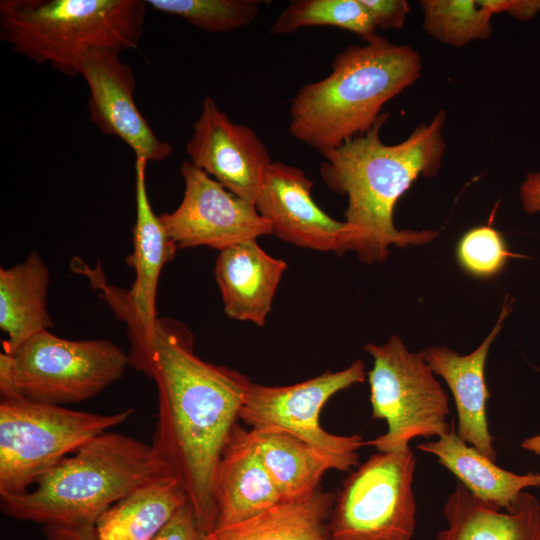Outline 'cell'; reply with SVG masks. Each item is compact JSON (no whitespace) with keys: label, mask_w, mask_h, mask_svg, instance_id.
I'll return each mask as SVG.
<instances>
[{"label":"cell","mask_w":540,"mask_h":540,"mask_svg":"<svg viewBox=\"0 0 540 540\" xmlns=\"http://www.w3.org/2000/svg\"><path fill=\"white\" fill-rule=\"evenodd\" d=\"M193 341L181 322L158 318L132 366L155 381L158 421L152 446L183 487L205 536L217 523L216 469L251 381L199 358Z\"/></svg>","instance_id":"obj_1"},{"label":"cell","mask_w":540,"mask_h":540,"mask_svg":"<svg viewBox=\"0 0 540 540\" xmlns=\"http://www.w3.org/2000/svg\"><path fill=\"white\" fill-rule=\"evenodd\" d=\"M388 113H382L366 134L320 152V174L327 186L348 198L339 254L352 251L366 264L385 261L392 245L420 246L434 240L433 230H398L393 221L400 197L419 178L438 174L446 144L444 110L420 123L402 142L387 145L380 130Z\"/></svg>","instance_id":"obj_2"},{"label":"cell","mask_w":540,"mask_h":540,"mask_svg":"<svg viewBox=\"0 0 540 540\" xmlns=\"http://www.w3.org/2000/svg\"><path fill=\"white\" fill-rule=\"evenodd\" d=\"M324 79L300 87L291 100L289 132L319 152L368 133L391 99L421 75L420 54L381 35L339 52Z\"/></svg>","instance_id":"obj_3"},{"label":"cell","mask_w":540,"mask_h":540,"mask_svg":"<svg viewBox=\"0 0 540 540\" xmlns=\"http://www.w3.org/2000/svg\"><path fill=\"white\" fill-rule=\"evenodd\" d=\"M171 475L152 444L103 432L43 474L26 492L0 496L1 511L47 525H95L112 505L144 483Z\"/></svg>","instance_id":"obj_4"},{"label":"cell","mask_w":540,"mask_h":540,"mask_svg":"<svg viewBox=\"0 0 540 540\" xmlns=\"http://www.w3.org/2000/svg\"><path fill=\"white\" fill-rule=\"evenodd\" d=\"M145 7L140 0H1L0 38L33 62L75 77L80 58L93 49H136Z\"/></svg>","instance_id":"obj_5"},{"label":"cell","mask_w":540,"mask_h":540,"mask_svg":"<svg viewBox=\"0 0 540 540\" xmlns=\"http://www.w3.org/2000/svg\"><path fill=\"white\" fill-rule=\"evenodd\" d=\"M128 365V354L109 340H69L43 330L13 354H0L1 399L78 403L119 380Z\"/></svg>","instance_id":"obj_6"},{"label":"cell","mask_w":540,"mask_h":540,"mask_svg":"<svg viewBox=\"0 0 540 540\" xmlns=\"http://www.w3.org/2000/svg\"><path fill=\"white\" fill-rule=\"evenodd\" d=\"M132 413V408L98 414L21 397L1 399L0 496L26 492L62 459Z\"/></svg>","instance_id":"obj_7"},{"label":"cell","mask_w":540,"mask_h":540,"mask_svg":"<svg viewBox=\"0 0 540 540\" xmlns=\"http://www.w3.org/2000/svg\"><path fill=\"white\" fill-rule=\"evenodd\" d=\"M373 359L368 373L372 417L383 419L387 431L366 442L378 452L409 447L415 437H440L453 427L448 396L419 352L408 350L396 335L382 345L368 343Z\"/></svg>","instance_id":"obj_8"},{"label":"cell","mask_w":540,"mask_h":540,"mask_svg":"<svg viewBox=\"0 0 540 540\" xmlns=\"http://www.w3.org/2000/svg\"><path fill=\"white\" fill-rule=\"evenodd\" d=\"M410 446L372 454L351 471L335 495L329 540H411L416 527Z\"/></svg>","instance_id":"obj_9"},{"label":"cell","mask_w":540,"mask_h":540,"mask_svg":"<svg viewBox=\"0 0 540 540\" xmlns=\"http://www.w3.org/2000/svg\"><path fill=\"white\" fill-rule=\"evenodd\" d=\"M365 367L355 360L347 368L326 371L314 378L287 386H265L251 382L239 420L257 431L290 434L332 458L339 471L359 466L358 450L366 445L360 435L340 436L320 425V413L336 393L362 383Z\"/></svg>","instance_id":"obj_10"},{"label":"cell","mask_w":540,"mask_h":540,"mask_svg":"<svg viewBox=\"0 0 540 540\" xmlns=\"http://www.w3.org/2000/svg\"><path fill=\"white\" fill-rule=\"evenodd\" d=\"M180 173L185 184L183 199L174 211L159 215L178 248L207 246L220 252L273 234L254 204L228 191L190 161L181 164Z\"/></svg>","instance_id":"obj_11"},{"label":"cell","mask_w":540,"mask_h":540,"mask_svg":"<svg viewBox=\"0 0 540 540\" xmlns=\"http://www.w3.org/2000/svg\"><path fill=\"white\" fill-rule=\"evenodd\" d=\"M147 164L144 158H136L134 164L136 219L132 228L133 250L126 263L134 270L135 279L130 289L124 291L98 285L116 315L127 324L129 360L142 352L155 328L159 277L178 249L152 209L146 185Z\"/></svg>","instance_id":"obj_12"},{"label":"cell","mask_w":540,"mask_h":540,"mask_svg":"<svg viewBox=\"0 0 540 540\" xmlns=\"http://www.w3.org/2000/svg\"><path fill=\"white\" fill-rule=\"evenodd\" d=\"M186 151L196 168L255 205L272 163L269 152L254 130L233 122L213 98L203 100Z\"/></svg>","instance_id":"obj_13"},{"label":"cell","mask_w":540,"mask_h":540,"mask_svg":"<svg viewBox=\"0 0 540 540\" xmlns=\"http://www.w3.org/2000/svg\"><path fill=\"white\" fill-rule=\"evenodd\" d=\"M79 75L89 87L90 121L105 135L127 144L136 158L162 161L172 146L159 139L140 113L134 99L135 77L130 65L120 59V52L93 49L79 61Z\"/></svg>","instance_id":"obj_14"},{"label":"cell","mask_w":540,"mask_h":540,"mask_svg":"<svg viewBox=\"0 0 540 540\" xmlns=\"http://www.w3.org/2000/svg\"><path fill=\"white\" fill-rule=\"evenodd\" d=\"M312 188V180L298 167L272 162L255 207L281 240L339 254L345 223L331 218L314 202Z\"/></svg>","instance_id":"obj_15"},{"label":"cell","mask_w":540,"mask_h":540,"mask_svg":"<svg viewBox=\"0 0 540 540\" xmlns=\"http://www.w3.org/2000/svg\"><path fill=\"white\" fill-rule=\"evenodd\" d=\"M512 301L505 300L498 319L483 342L471 353L460 355L448 347H427L419 352L434 374L448 385L457 409L458 436L496 462L497 453L487 421L489 390L485 364L490 347L504 326Z\"/></svg>","instance_id":"obj_16"},{"label":"cell","mask_w":540,"mask_h":540,"mask_svg":"<svg viewBox=\"0 0 540 540\" xmlns=\"http://www.w3.org/2000/svg\"><path fill=\"white\" fill-rule=\"evenodd\" d=\"M216 527L254 516L282 501L261 457L252 429L237 423L223 449L214 479Z\"/></svg>","instance_id":"obj_17"},{"label":"cell","mask_w":540,"mask_h":540,"mask_svg":"<svg viewBox=\"0 0 540 540\" xmlns=\"http://www.w3.org/2000/svg\"><path fill=\"white\" fill-rule=\"evenodd\" d=\"M286 269L284 260L266 253L256 240L220 251L214 275L226 315L263 326Z\"/></svg>","instance_id":"obj_18"},{"label":"cell","mask_w":540,"mask_h":540,"mask_svg":"<svg viewBox=\"0 0 540 540\" xmlns=\"http://www.w3.org/2000/svg\"><path fill=\"white\" fill-rule=\"evenodd\" d=\"M447 527L435 540H540V501L521 493L512 511L486 503L457 483L444 504Z\"/></svg>","instance_id":"obj_19"},{"label":"cell","mask_w":540,"mask_h":540,"mask_svg":"<svg viewBox=\"0 0 540 540\" xmlns=\"http://www.w3.org/2000/svg\"><path fill=\"white\" fill-rule=\"evenodd\" d=\"M417 448L434 455L474 497L503 511H512L526 488H540V472L516 474L463 441L452 428L437 440Z\"/></svg>","instance_id":"obj_20"},{"label":"cell","mask_w":540,"mask_h":540,"mask_svg":"<svg viewBox=\"0 0 540 540\" xmlns=\"http://www.w3.org/2000/svg\"><path fill=\"white\" fill-rule=\"evenodd\" d=\"M49 279L37 251L14 266L0 268V328L8 336L3 353L13 354L29 338L53 326L47 308Z\"/></svg>","instance_id":"obj_21"},{"label":"cell","mask_w":540,"mask_h":540,"mask_svg":"<svg viewBox=\"0 0 540 540\" xmlns=\"http://www.w3.org/2000/svg\"><path fill=\"white\" fill-rule=\"evenodd\" d=\"M335 495L320 487L282 500L242 521L215 528L203 540H329L328 521Z\"/></svg>","instance_id":"obj_22"},{"label":"cell","mask_w":540,"mask_h":540,"mask_svg":"<svg viewBox=\"0 0 540 540\" xmlns=\"http://www.w3.org/2000/svg\"><path fill=\"white\" fill-rule=\"evenodd\" d=\"M188 501L172 475L156 477L107 509L96 521L98 540H153Z\"/></svg>","instance_id":"obj_23"},{"label":"cell","mask_w":540,"mask_h":540,"mask_svg":"<svg viewBox=\"0 0 540 540\" xmlns=\"http://www.w3.org/2000/svg\"><path fill=\"white\" fill-rule=\"evenodd\" d=\"M264 465L282 500L304 497L320 487L324 474L337 463L290 434L252 429Z\"/></svg>","instance_id":"obj_24"},{"label":"cell","mask_w":540,"mask_h":540,"mask_svg":"<svg viewBox=\"0 0 540 540\" xmlns=\"http://www.w3.org/2000/svg\"><path fill=\"white\" fill-rule=\"evenodd\" d=\"M423 30L442 44L455 48L487 40L494 15L483 0H421Z\"/></svg>","instance_id":"obj_25"},{"label":"cell","mask_w":540,"mask_h":540,"mask_svg":"<svg viewBox=\"0 0 540 540\" xmlns=\"http://www.w3.org/2000/svg\"><path fill=\"white\" fill-rule=\"evenodd\" d=\"M324 25L351 31L364 42L378 35L360 0H293L278 16L270 34H288L303 27Z\"/></svg>","instance_id":"obj_26"},{"label":"cell","mask_w":540,"mask_h":540,"mask_svg":"<svg viewBox=\"0 0 540 540\" xmlns=\"http://www.w3.org/2000/svg\"><path fill=\"white\" fill-rule=\"evenodd\" d=\"M155 10L181 17L210 33H223L250 24L259 13L257 0H147Z\"/></svg>","instance_id":"obj_27"},{"label":"cell","mask_w":540,"mask_h":540,"mask_svg":"<svg viewBox=\"0 0 540 540\" xmlns=\"http://www.w3.org/2000/svg\"><path fill=\"white\" fill-rule=\"evenodd\" d=\"M511 256L503 235L489 225L469 229L456 246L459 265L476 278L487 279L498 275Z\"/></svg>","instance_id":"obj_28"},{"label":"cell","mask_w":540,"mask_h":540,"mask_svg":"<svg viewBox=\"0 0 540 540\" xmlns=\"http://www.w3.org/2000/svg\"><path fill=\"white\" fill-rule=\"evenodd\" d=\"M375 26L381 29H401L411 8L405 0H360Z\"/></svg>","instance_id":"obj_29"},{"label":"cell","mask_w":540,"mask_h":540,"mask_svg":"<svg viewBox=\"0 0 540 540\" xmlns=\"http://www.w3.org/2000/svg\"><path fill=\"white\" fill-rule=\"evenodd\" d=\"M190 503H184L153 540H203Z\"/></svg>","instance_id":"obj_30"},{"label":"cell","mask_w":540,"mask_h":540,"mask_svg":"<svg viewBox=\"0 0 540 540\" xmlns=\"http://www.w3.org/2000/svg\"><path fill=\"white\" fill-rule=\"evenodd\" d=\"M495 15L508 13L519 21H529L540 11V0H483Z\"/></svg>","instance_id":"obj_31"},{"label":"cell","mask_w":540,"mask_h":540,"mask_svg":"<svg viewBox=\"0 0 540 540\" xmlns=\"http://www.w3.org/2000/svg\"><path fill=\"white\" fill-rule=\"evenodd\" d=\"M519 199L527 214L540 213V170L526 174L519 187Z\"/></svg>","instance_id":"obj_32"},{"label":"cell","mask_w":540,"mask_h":540,"mask_svg":"<svg viewBox=\"0 0 540 540\" xmlns=\"http://www.w3.org/2000/svg\"><path fill=\"white\" fill-rule=\"evenodd\" d=\"M44 535L47 540H98L95 525H47Z\"/></svg>","instance_id":"obj_33"},{"label":"cell","mask_w":540,"mask_h":540,"mask_svg":"<svg viewBox=\"0 0 540 540\" xmlns=\"http://www.w3.org/2000/svg\"><path fill=\"white\" fill-rule=\"evenodd\" d=\"M521 447L530 453L540 456V434L524 439Z\"/></svg>","instance_id":"obj_34"}]
</instances>
